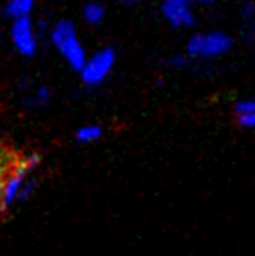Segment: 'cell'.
Wrapping results in <instances>:
<instances>
[{
    "label": "cell",
    "instance_id": "cell-1",
    "mask_svg": "<svg viewBox=\"0 0 255 256\" xmlns=\"http://www.w3.org/2000/svg\"><path fill=\"white\" fill-rule=\"evenodd\" d=\"M52 42L56 44V47L60 50V54L67 58V62L70 64L72 68L82 70L85 65V50L82 44L78 42L75 26L70 22L57 23V26L52 31Z\"/></svg>",
    "mask_w": 255,
    "mask_h": 256
},
{
    "label": "cell",
    "instance_id": "cell-2",
    "mask_svg": "<svg viewBox=\"0 0 255 256\" xmlns=\"http://www.w3.org/2000/svg\"><path fill=\"white\" fill-rule=\"evenodd\" d=\"M232 46V39L226 36L224 32H206V34H197L190 39L189 46V54L192 57H218L227 52Z\"/></svg>",
    "mask_w": 255,
    "mask_h": 256
},
{
    "label": "cell",
    "instance_id": "cell-3",
    "mask_svg": "<svg viewBox=\"0 0 255 256\" xmlns=\"http://www.w3.org/2000/svg\"><path fill=\"white\" fill-rule=\"evenodd\" d=\"M114 60H116V56H114L112 49H104L101 52H98L95 57H93L90 62H86L83 65L82 72L83 82L86 84H98L101 83L103 80L107 76V73L111 72Z\"/></svg>",
    "mask_w": 255,
    "mask_h": 256
},
{
    "label": "cell",
    "instance_id": "cell-4",
    "mask_svg": "<svg viewBox=\"0 0 255 256\" xmlns=\"http://www.w3.org/2000/svg\"><path fill=\"white\" fill-rule=\"evenodd\" d=\"M12 39L15 47L23 56H33L36 50V38L33 34L31 22L28 16L17 18L12 28Z\"/></svg>",
    "mask_w": 255,
    "mask_h": 256
},
{
    "label": "cell",
    "instance_id": "cell-5",
    "mask_svg": "<svg viewBox=\"0 0 255 256\" xmlns=\"http://www.w3.org/2000/svg\"><path fill=\"white\" fill-rule=\"evenodd\" d=\"M163 13L166 20L171 24L177 26V28H182V26H192L195 18H193L190 6L185 4H167L164 2L163 5Z\"/></svg>",
    "mask_w": 255,
    "mask_h": 256
},
{
    "label": "cell",
    "instance_id": "cell-6",
    "mask_svg": "<svg viewBox=\"0 0 255 256\" xmlns=\"http://www.w3.org/2000/svg\"><path fill=\"white\" fill-rule=\"evenodd\" d=\"M33 6V0H10L7 5V15L22 18L30 13Z\"/></svg>",
    "mask_w": 255,
    "mask_h": 256
},
{
    "label": "cell",
    "instance_id": "cell-7",
    "mask_svg": "<svg viewBox=\"0 0 255 256\" xmlns=\"http://www.w3.org/2000/svg\"><path fill=\"white\" fill-rule=\"evenodd\" d=\"M104 16V6L99 4H88L85 6V20L91 24H98Z\"/></svg>",
    "mask_w": 255,
    "mask_h": 256
},
{
    "label": "cell",
    "instance_id": "cell-8",
    "mask_svg": "<svg viewBox=\"0 0 255 256\" xmlns=\"http://www.w3.org/2000/svg\"><path fill=\"white\" fill-rule=\"evenodd\" d=\"M101 133H103L101 126H96V125L83 126L77 132V140L82 141V143H88V141L98 140L99 136H101Z\"/></svg>",
    "mask_w": 255,
    "mask_h": 256
},
{
    "label": "cell",
    "instance_id": "cell-9",
    "mask_svg": "<svg viewBox=\"0 0 255 256\" xmlns=\"http://www.w3.org/2000/svg\"><path fill=\"white\" fill-rule=\"evenodd\" d=\"M236 114L237 116H247V114L255 112V99L253 100H239L236 102Z\"/></svg>",
    "mask_w": 255,
    "mask_h": 256
},
{
    "label": "cell",
    "instance_id": "cell-10",
    "mask_svg": "<svg viewBox=\"0 0 255 256\" xmlns=\"http://www.w3.org/2000/svg\"><path fill=\"white\" fill-rule=\"evenodd\" d=\"M35 188H36V182H28V184H23V186L20 188V192H18V200L20 201H23L30 196V194L35 192Z\"/></svg>",
    "mask_w": 255,
    "mask_h": 256
},
{
    "label": "cell",
    "instance_id": "cell-11",
    "mask_svg": "<svg viewBox=\"0 0 255 256\" xmlns=\"http://www.w3.org/2000/svg\"><path fill=\"white\" fill-rule=\"evenodd\" d=\"M239 124L247 128H255V112L247 114V116H237Z\"/></svg>",
    "mask_w": 255,
    "mask_h": 256
},
{
    "label": "cell",
    "instance_id": "cell-12",
    "mask_svg": "<svg viewBox=\"0 0 255 256\" xmlns=\"http://www.w3.org/2000/svg\"><path fill=\"white\" fill-rule=\"evenodd\" d=\"M187 64H189V58L184 57V56H176V57H172L169 60L171 66H185Z\"/></svg>",
    "mask_w": 255,
    "mask_h": 256
},
{
    "label": "cell",
    "instance_id": "cell-13",
    "mask_svg": "<svg viewBox=\"0 0 255 256\" xmlns=\"http://www.w3.org/2000/svg\"><path fill=\"white\" fill-rule=\"evenodd\" d=\"M48 100H49V91L46 90V88H41V90L38 91V102L41 106H44Z\"/></svg>",
    "mask_w": 255,
    "mask_h": 256
},
{
    "label": "cell",
    "instance_id": "cell-14",
    "mask_svg": "<svg viewBox=\"0 0 255 256\" xmlns=\"http://www.w3.org/2000/svg\"><path fill=\"white\" fill-rule=\"evenodd\" d=\"M167 4H185V5H190V0H164Z\"/></svg>",
    "mask_w": 255,
    "mask_h": 256
},
{
    "label": "cell",
    "instance_id": "cell-15",
    "mask_svg": "<svg viewBox=\"0 0 255 256\" xmlns=\"http://www.w3.org/2000/svg\"><path fill=\"white\" fill-rule=\"evenodd\" d=\"M124 2H127V4H132V2H135V0H124Z\"/></svg>",
    "mask_w": 255,
    "mask_h": 256
},
{
    "label": "cell",
    "instance_id": "cell-16",
    "mask_svg": "<svg viewBox=\"0 0 255 256\" xmlns=\"http://www.w3.org/2000/svg\"><path fill=\"white\" fill-rule=\"evenodd\" d=\"M200 2H213V0H200Z\"/></svg>",
    "mask_w": 255,
    "mask_h": 256
}]
</instances>
